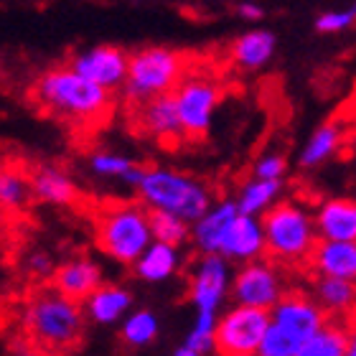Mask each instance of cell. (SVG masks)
<instances>
[{"label": "cell", "mask_w": 356, "mask_h": 356, "mask_svg": "<svg viewBox=\"0 0 356 356\" xmlns=\"http://www.w3.org/2000/svg\"><path fill=\"white\" fill-rule=\"evenodd\" d=\"M31 102L51 118L79 127H97L115 110L112 92L79 74L72 64L46 69L31 87Z\"/></svg>", "instance_id": "6da1fadb"}, {"label": "cell", "mask_w": 356, "mask_h": 356, "mask_svg": "<svg viewBox=\"0 0 356 356\" xmlns=\"http://www.w3.org/2000/svg\"><path fill=\"white\" fill-rule=\"evenodd\" d=\"M229 260L224 254H201L191 273V288L188 298L196 308L191 331L186 334L181 346L173 349V356H207L216 354V321L224 298L229 296Z\"/></svg>", "instance_id": "7a4b0ae2"}, {"label": "cell", "mask_w": 356, "mask_h": 356, "mask_svg": "<svg viewBox=\"0 0 356 356\" xmlns=\"http://www.w3.org/2000/svg\"><path fill=\"white\" fill-rule=\"evenodd\" d=\"M84 303L54 288H41L23 308V334L41 351H72L84 336Z\"/></svg>", "instance_id": "3957f363"}, {"label": "cell", "mask_w": 356, "mask_h": 356, "mask_svg": "<svg viewBox=\"0 0 356 356\" xmlns=\"http://www.w3.org/2000/svg\"><path fill=\"white\" fill-rule=\"evenodd\" d=\"M95 239L110 260L133 267L153 242L150 207L143 201H118L95 216Z\"/></svg>", "instance_id": "277c9868"}, {"label": "cell", "mask_w": 356, "mask_h": 356, "mask_svg": "<svg viewBox=\"0 0 356 356\" xmlns=\"http://www.w3.org/2000/svg\"><path fill=\"white\" fill-rule=\"evenodd\" d=\"M265 227L267 257L280 265H300L308 262L313 247L318 245L316 216H311L296 201H275L262 214Z\"/></svg>", "instance_id": "5b68a950"}, {"label": "cell", "mask_w": 356, "mask_h": 356, "mask_svg": "<svg viewBox=\"0 0 356 356\" xmlns=\"http://www.w3.org/2000/svg\"><path fill=\"white\" fill-rule=\"evenodd\" d=\"M138 196L150 209H168L191 224L214 204V193L204 181L168 168H148L143 184L138 186Z\"/></svg>", "instance_id": "8992f818"}, {"label": "cell", "mask_w": 356, "mask_h": 356, "mask_svg": "<svg viewBox=\"0 0 356 356\" xmlns=\"http://www.w3.org/2000/svg\"><path fill=\"white\" fill-rule=\"evenodd\" d=\"M186 72H188V64L184 54L165 46L138 49L135 54H130V72L122 84V97L133 107H138L153 97L173 92Z\"/></svg>", "instance_id": "52a82bcc"}, {"label": "cell", "mask_w": 356, "mask_h": 356, "mask_svg": "<svg viewBox=\"0 0 356 356\" xmlns=\"http://www.w3.org/2000/svg\"><path fill=\"white\" fill-rule=\"evenodd\" d=\"M176 107L181 115L186 140H201L207 138L214 112L222 102V87L211 74L204 72H186L184 79L173 89Z\"/></svg>", "instance_id": "ba28073f"}, {"label": "cell", "mask_w": 356, "mask_h": 356, "mask_svg": "<svg viewBox=\"0 0 356 356\" xmlns=\"http://www.w3.org/2000/svg\"><path fill=\"white\" fill-rule=\"evenodd\" d=\"M270 321H273V316L265 308L234 303V308L224 311L219 316V321H216V354L257 356Z\"/></svg>", "instance_id": "9c48e42d"}, {"label": "cell", "mask_w": 356, "mask_h": 356, "mask_svg": "<svg viewBox=\"0 0 356 356\" xmlns=\"http://www.w3.org/2000/svg\"><path fill=\"white\" fill-rule=\"evenodd\" d=\"M285 277L280 273V262L273 257H257V260L242 262L239 270L232 277L229 298L232 303L239 305H254L273 311L285 296Z\"/></svg>", "instance_id": "30bf717a"}, {"label": "cell", "mask_w": 356, "mask_h": 356, "mask_svg": "<svg viewBox=\"0 0 356 356\" xmlns=\"http://www.w3.org/2000/svg\"><path fill=\"white\" fill-rule=\"evenodd\" d=\"M270 316L275 326H280L285 334L300 343V354L305 343L313 339V334L328 321V313L321 308L318 300L305 293H285L280 303L270 311Z\"/></svg>", "instance_id": "8fae6325"}, {"label": "cell", "mask_w": 356, "mask_h": 356, "mask_svg": "<svg viewBox=\"0 0 356 356\" xmlns=\"http://www.w3.org/2000/svg\"><path fill=\"white\" fill-rule=\"evenodd\" d=\"M135 120H138L140 133L156 140L161 148H178V143L186 140L173 92H165V95H158L148 102L138 104Z\"/></svg>", "instance_id": "7c38bea8"}, {"label": "cell", "mask_w": 356, "mask_h": 356, "mask_svg": "<svg viewBox=\"0 0 356 356\" xmlns=\"http://www.w3.org/2000/svg\"><path fill=\"white\" fill-rule=\"evenodd\" d=\"M69 64L79 72V74L89 76L92 82L102 84L104 89H122L127 79V72H130V54L120 46L112 44H99L92 46L87 51L74 54Z\"/></svg>", "instance_id": "4fadbf2b"}, {"label": "cell", "mask_w": 356, "mask_h": 356, "mask_svg": "<svg viewBox=\"0 0 356 356\" xmlns=\"http://www.w3.org/2000/svg\"><path fill=\"white\" fill-rule=\"evenodd\" d=\"M229 262H250L257 257L267 254V242H265V227H262V216L242 214L239 211L234 216V222L229 224V229L224 234L222 252Z\"/></svg>", "instance_id": "5bb4252c"}, {"label": "cell", "mask_w": 356, "mask_h": 356, "mask_svg": "<svg viewBox=\"0 0 356 356\" xmlns=\"http://www.w3.org/2000/svg\"><path fill=\"white\" fill-rule=\"evenodd\" d=\"M239 214L237 199H222L214 201L207 214L191 224V242L199 254H219L222 252L224 234Z\"/></svg>", "instance_id": "9a60e30c"}, {"label": "cell", "mask_w": 356, "mask_h": 356, "mask_svg": "<svg viewBox=\"0 0 356 356\" xmlns=\"http://www.w3.org/2000/svg\"><path fill=\"white\" fill-rule=\"evenodd\" d=\"M305 265L313 275L356 280V239H318Z\"/></svg>", "instance_id": "2e32d148"}, {"label": "cell", "mask_w": 356, "mask_h": 356, "mask_svg": "<svg viewBox=\"0 0 356 356\" xmlns=\"http://www.w3.org/2000/svg\"><path fill=\"white\" fill-rule=\"evenodd\" d=\"M102 267L97 265L92 257H72L61 262L56 273L51 275V285L64 296L74 298L84 303L99 285H102Z\"/></svg>", "instance_id": "e0dca14e"}, {"label": "cell", "mask_w": 356, "mask_h": 356, "mask_svg": "<svg viewBox=\"0 0 356 356\" xmlns=\"http://www.w3.org/2000/svg\"><path fill=\"white\" fill-rule=\"evenodd\" d=\"M31 184L36 201L51 204V207H74L79 201V188L74 178L51 163H41L31 168Z\"/></svg>", "instance_id": "ac0fdd59"}, {"label": "cell", "mask_w": 356, "mask_h": 356, "mask_svg": "<svg viewBox=\"0 0 356 356\" xmlns=\"http://www.w3.org/2000/svg\"><path fill=\"white\" fill-rule=\"evenodd\" d=\"M130 308H133V293L115 282H102L84 300V313L97 326H115L130 313Z\"/></svg>", "instance_id": "d6986e66"}, {"label": "cell", "mask_w": 356, "mask_h": 356, "mask_svg": "<svg viewBox=\"0 0 356 356\" xmlns=\"http://www.w3.org/2000/svg\"><path fill=\"white\" fill-rule=\"evenodd\" d=\"M239 72H260L275 56V33L265 29H252L234 38L229 51Z\"/></svg>", "instance_id": "ffe728a7"}, {"label": "cell", "mask_w": 356, "mask_h": 356, "mask_svg": "<svg viewBox=\"0 0 356 356\" xmlns=\"http://www.w3.org/2000/svg\"><path fill=\"white\" fill-rule=\"evenodd\" d=\"M313 216L321 239H356L354 199H326Z\"/></svg>", "instance_id": "44dd1931"}, {"label": "cell", "mask_w": 356, "mask_h": 356, "mask_svg": "<svg viewBox=\"0 0 356 356\" xmlns=\"http://www.w3.org/2000/svg\"><path fill=\"white\" fill-rule=\"evenodd\" d=\"M178 267H181V247L153 239L148 250L135 260L133 273L143 282H165L178 273Z\"/></svg>", "instance_id": "7402d4cb"}, {"label": "cell", "mask_w": 356, "mask_h": 356, "mask_svg": "<svg viewBox=\"0 0 356 356\" xmlns=\"http://www.w3.org/2000/svg\"><path fill=\"white\" fill-rule=\"evenodd\" d=\"M313 298L321 303V308L328 313V318L349 316L356 308V280L346 277H328L316 275L313 282Z\"/></svg>", "instance_id": "603a6c76"}, {"label": "cell", "mask_w": 356, "mask_h": 356, "mask_svg": "<svg viewBox=\"0 0 356 356\" xmlns=\"http://www.w3.org/2000/svg\"><path fill=\"white\" fill-rule=\"evenodd\" d=\"M36 201L31 171L15 163H6L0 171V207L6 214H26L31 204Z\"/></svg>", "instance_id": "cb8c5ba5"}, {"label": "cell", "mask_w": 356, "mask_h": 356, "mask_svg": "<svg viewBox=\"0 0 356 356\" xmlns=\"http://www.w3.org/2000/svg\"><path fill=\"white\" fill-rule=\"evenodd\" d=\"M343 140V127L339 122H323L321 127H316L311 133V138L305 140L300 156H298V165L303 171H313L334 156L336 150L341 148Z\"/></svg>", "instance_id": "d4e9b609"}, {"label": "cell", "mask_w": 356, "mask_h": 356, "mask_svg": "<svg viewBox=\"0 0 356 356\" xmlns=\"http://www.w3.org/2000/svg\"><path fill=\"white\" fill-rule=\"evenodd\" d=\"M282 178H254L242 186L237 196V207L242 214L262 216L275 201H280L282 193Z\"/></svg>", "instance_id": "484cf974"}, {"label": "cell", "mask_w": 356, "mask_h": 356, "mask_svg": "<svg viewBox=\"0 0 356 356\" xmlns=\"http://www.w3.org/2000/svg\"><path fill=\"white\" fill-rule=\"evenodd\" d=\"M349 339L351 331L343 318H328L303 346L300 356H349Z\"/></svg>", "instance_id": "4316f807"}, {"label": "cell", "mask_w": 356, "mask_h": 356, "mask_svg": "<svg viewBox=\"0 0 356 356\" xmlns=\"http://www.w3.org/2000/svg\"><path fill=\"white\" fill-rule=\"evenodd\" d=\"M158 331H161V323H158L156 313L148 311V308H140V311L127 313L122 318L120 339L127 349H143V346H150L156 341Z\"/></svg>", "instance_id": "83f0119b"}, {"label": "cell", "mask_w": 356, "mask_h": 356, "mask_svg": "<svg viewBox=\"0 0 356 356\" xmlns=\"http://www.w3.org/2000/svg\"><path fill=\"white\" fill-rule=\"evenodd\" d=\"M150 229H153V239L158 242H168L176 247L191 242V222L168 209H150Z\"/></svg>", "instance_id": "f1b7e54d"}, {"label": "cell", "mask_w": 356, "mask_h": 356, "mask_svg": "<svg viewBox=\"0 0 356 356\" xmlns=\"http://www.w3.org/2000/svg\"><path fill=\"white\" fill-rule=\"evenodd\" d=\"M135 165L133 158L120 156V153H107V150H97L89 156V171L102 178H122Z\"/></svg>", "instance_id": "f546056e"}, {"label": "cell", "mask_w": 356, "mask_h": 356, "mask_svg": "<svg viewBox=\"0 0 356 356\" xmlns=\"http://www.w3.org/2000/svg\"><path fill=\"white\" fill-rule=\"evenodd\" d=\"M257 356H300V343L270 321V326H267V334H265V339H262Z\"/></svg>", "instance_id": "4dcf8cb0"}, {"label": "cell", "mask_w": 356, "mask_h": 356, "mask_svg": "<svg viewBox=\"0 0 356 356\" xmlns=\"http://www.w3.org/2000/svg\"><path fill=\"white\" fill-rule=\"evenodd\" d=\"M356 23V6L341 8V10H326L316 18V31L318 33H341Z\"/></svg>", "instance_id": "1f68e13d"}, {"label": "cell", "mask_w": 356, "mask_h": 356, "mask_svg": "<svg viewBox=\"0 0 356 356\" xmlns=\"http://www.w3.org/2000/svg\"><path fill=\"white\" fill-rule=\"evenodd\" d=\"M285 173H288V161L280 153H267L252 163L254 178H285Z\"/></svg>", "instance_id": "d6a6232c"}, {"label": "cell", "mask_w": 356, "mask_h": 356, "mask_svg": "<svg viewBox=\"0 0 356 356\" xmlns=\"http://www.w3.org/2000/svg\"><path fill=\"white\" fill-rule=\"evenodd\" d=\"M26 273H29L31 277H36V280H46V277H51V275L56 273L51 254L41 252V250L29 252V257H26Z\"/></svg>", "instance_id": "836d02e7"}, {"label": "cell", "mask_w": 356, "mask_h": 356, "mask_svg": "<svg viewBox=\"0 0 356 356\" xmlns=\"http://www.w3.org/2000/svg\"><path fill=\"white\" fill-rule=\"evenodd\" d=\"M237 15L247 23H257L265 18V8H262L260 3H250V0H245V3H237Z\"/></svg>", "instance_id": "e575fe53"}, {"label": "cell", "mask_w": 356, "mask_h": 356, "mask_svg": "<svg viewBox=\"0 0 356 356\" xmlns=\"http://www.w3.org/2000/svg\"><path fill=\"white\" fill-rule=\"evenodd\" d=\"M145 173H148V168H143V165H138L135 163L130 171L122 176V181H125L127 186H133V188H138V186L143 184V178H145Z\"/></svg>", "instance_id": "d590c367"}, {"label": "cell", "mask_w": 356, "mask_h": 356, "mask_svg": "<svg viewBox=\"0 0 356 356\" xmlns=\"http://www.w3.org/2000/svg\"><path fill=\"white\" fill-rule=\"evenodd\" d=\"M346 112H349L351 118L356 120V82H354V89H351V97H349V102H346Z\"/></svg>", "instance_id": "8d00e7d4"}, {"label": "cell", "mask_w": 356, "mask_h": 356, "mask_svg": "<svg viewBox=\"0 0 356 356\" xmlns=\"http://www.w3.org/2000/svg\"><path fill=\"white\" fill-rule=\"evenodd\" d=\"M349 356H356V326L351 328V339H349Z\"/></svg>", "instance_id": "74e56055"}]
</instances>
